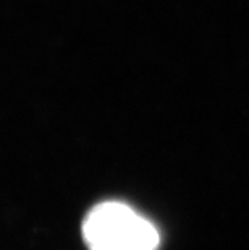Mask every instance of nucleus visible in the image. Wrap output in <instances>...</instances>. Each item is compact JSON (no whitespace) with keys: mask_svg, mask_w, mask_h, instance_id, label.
I'll list each match as a JSON object with an SVG mask.
<instances>
[{"mask_svg":"<svg viewBox=\"0 0 249 250\" xmlns=\"http://www.w3.org/2000/svg\"><path fill=\"white\" fill-rule=\"evenodd\" d=\"M84 241L91 250H157L158 232L144 216L120 202L94 207L84 220Z\"/></svg>","mask_w":249,"mask_h":250,"instance_id":"f257e3e1","label":"nucleus"}]
</instances>
